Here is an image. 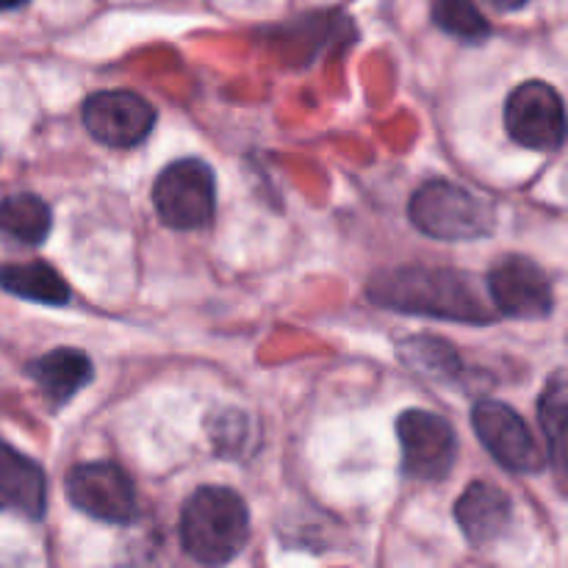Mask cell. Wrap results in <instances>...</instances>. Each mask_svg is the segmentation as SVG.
<instances>
[{"mask_svg":"<svg viewBox=\"0 0 568 568\" xmlns=\"http://www.w3.org/2000/svg\"><path fill=\"white\" fill-rule=\"evenodd\" d=\"M488 3L499 11H519V9H525L530 0H488Z\"/></svg>","mask_w":568,"mask_h":568,"instance_id":"cell-19","label":"cell"},{"mask_svg":"<svg viewBox=\"0 0 568 568\" xmlns=\"http://www.w3.org/2000/svg\"><path fill=\"white\" fill-rule=\"evenodd\" d=\"M0 508H3V503H0Z\"/></svg>","mask_w":568,"mask_h":568,"instance_id":"cell-21","label":"cell"},{"mask_svg":"<svg viewBox=\"0 0 568 568\" xmlns=\"http://www.w3.org/2000/svg\"><path fill=\"white\" fill-rule=\"evenodd\" d=\"M250 538V510L242 494L225 486H200L181 514V544L203 566H225Z\"/></svg>","mask_w":568,"mask_h":568,"instance_id":"cell-2","label":"cell"},{"mask_svg":"<svg viewBox=\"0 0 568 568\" xmlns=\"http://www.w3.org/2000/svg\"><path fill=\"white\" fill-rule=\"evenodd\" d=\"M0 503L11 505L28 519H42L48 505V480L37 460L0 442Z\"/></svg>","mask_w":568,"mask_h":568,"instance_id":"cell-13","label":"cell"},{"mask_svg":"<svg viewBox=\"0 0 568 568\" xmlns=\"http://www.w3.org/2000/svg\"><path fill=\"white\" fill-rule=\"evenodd\" d=\"M433 22L460 42L480 44L491 37V22L483 17L475 0H433Z\"/></svg>","mask_w":568,"mask_h":568,"instance_id":"cell-17","label":"cell"},{"mask_svg":"<svg viewBox=\"0 0 568 568\" xmlns=\"http://www.w3.org/2000/svg\"><path fill=\"white\" fill-rule=\"evenodd\" d=\"M366 294L375 305L399 314L436 316L466 325H491L499 316L486 303L475 277L442 266H397L372 277Z\"/></svg>","mask_w":568,"mask_h":568,"instance_id":"cell-1","label":"cell"},{"mask_svg":"<svg viewBox=\"0 0 568 568\" xmlns=\"http://www.w3.org/2000/svg\"><path fill=\"white\" fill-rule=\"evenodd\" d=\"M28 377L53 405H64L92 383L94 366L87 353L75 347H55L28 364Z\"/></svg>","mask_w":568,"mask_h":568,"instance_id":"cell-12","label":"cell"},{"mask_svg":"<svg viewBox=\"0 0 568 568\" xmlns=\"http://www.w3.org/2000/svg\"><path fill=\"white\" fill-rule=\"evenodd\" d=\"M408 216L416 231L442 242L488 239L497 227V211L486 197L444 178L416 189L408 203Z\"/></svg>","mask_w":568,"mask_h":568,"instance_id":"cell-3","label":"cell"},{"mask_svg":"<svg viewBox=\"0 0 568 568\" xmlns=\"http://www.w3.org/2000/svg\"><path fill=\"white\" fill-rule=\"evenodd\" d=\"M568 388H566V372L558 369L544 386L541 399H538V422L547 436V458L552 460L558 480L564 483L566 477V416H568Z\"/></svg>","mask_w":568,"mask_h":568,"instance_id":"cell-16","label":"cell"},{"mask_svg":"<svg viewBox=\"0 0 568 568\" xmlns=\"http://www.w3.org/2000/svg\"><path fill=\"white\" fill-rule=\"evenodd\" d=\"M53 231V211L37 194H11L0 203V236L37 247Z\"/></svg>","mask_w":568,"mask_h":568,"instance_id":"cell-15","label":"cell"},{"mask_svg":"<svg viewBox=\"0 0 568 568\" xmlns=\"http://www.w3.org/2000/svg\"><path fill=\"white\" fill-rule=\"evenodd\" d=\"M505 125L514 142L536 153H558L566 142L564 98L552 83L525 81L505 103Z\"/></svg>","mask_w":568,"mask_h":568,"instance_id":"cell-7","label":"cell"},{"mask_svg":"<svg viewBox=\"0 0 568 568\" xmlns=\"http://www.w3.org/2000/svg\"><path fill=\"white\" fill-rule=\"evenodd\" d=\"M67 499L89 519L105 525H131L136 519V486L122 466L111 460L72 466L67 475Z\"/></svg>","mask_w":568,"mask_h":568,"instance_id":"cell-5","label":"cell"},{"mask_svg":"<svg viewBox=\"0 0 568 568\" xmlns=\"http://www.w3.org/2000/svg\"><path fill=\"white\" fill-rule=\"evenodd\" d=\"M471 427L503 469L514 475H536L547 469V455L541 453L527 422L510 405L480 399L471 410Z\"/></svg>","mask_w":568,"mask_h":568,"instance_id":"cell-8","label":"cell"},{"mask_svg":"<svg viewBox=\"0 0 568 568\" xmlns=\"http://www.w3.org/2000/svg\"><path fill=\"white\" fill-rule=\"evenodd\" d=\"M510 519H514V503H510L508 491L494 483H469L455 503V521L466 541L475 547H488L491 541H497L508 530Z\"/></svg>","mask_w":568,"mask_h":568,"instance_id":"cell-11","label":"cell"},{"mask_svg":"<svg viewBox=\"0 0 568 568\" xmlns=\"http://www.w3.org/2000/svg\"><path fill=\"white\" fill-rule=\"evenodd\" d=\"M494 311L510 320H547L555 308L552 277L532 258L508 255L488 272Z\"/></svg>","mask_w":568,"mask_h":568,"instance_id":"cell-10","label":"cell"},{"mask_svg":"<svg viewBox=\"0 0 568 568\" xmlns=\"http://www.w3.org/2000/svg\"><path fill=\"white\" fill-rule=\"evenodd\" d=\"M155 109L150 100L131 89H105L89 94L81 109V120L89 136L105 148L128 150L142 144L153 133Z\"/></svg>","mask_w":568,"mask_h":568,"instance_id":"cell-9","label":"cell"},{"mask_svg":"<svg viewBox=\"0 0 568 568\" xmlns=\"http://www.w3.org/2000/svg\"><path fill=\"white\" fill-rule=\"evenodd\" d=\"M397 436L403 447V471L410 480H447L458 458V436L444 416L422 408L403 410L397 419Z\"/></svg>","mask_w":568,"mask_h":568,"instance_id":"cell-6","label":"cell"},{"mask_svg":"<svg viewBox=\"0 0 568 568\" xmlns=\"http://www.w3.org/2000/svg\"><path fill=\"white\" fill-rule=\"evenodd\" d=\"M0 288L14 297L39 305H67L70 286L64 277L44 261L28 264H0Z\"/></svg>","mask_w":568,"mask_h":568,"instance_id":"cell-14","label":"cell"},{"mask_svg":"<svg viewBox=\"0 0 568 568\" xmlns=\"http://www.w3.org/2000/svg\"><path fill=\"white\" fill-rule=\"evenodd\" d=\"M153 205L172 231H200L216 211L214 170L200 159L172 161L155 178Z\"/></svg>","mask_w":568,"mask_h":568,"instance_id":"cell-4","label":"cell"},{"mask_svg":"<svg viewBox=\"0 0 568 568\" xmlns=\"http://www.w3.org/2000/svg\"><path fill=\"white\" fill-rule=\"evenodd\" d=\"M31 0H0V11H14V9H22V6H28Z\"/></svg>","mask_w":568,"mask_h":568,"instance_id":"cell-20","label":"cell"},{"mask_svg":"<svg viewBox=\"0 0 568 568\" xmlns=\"http://www.w3.org/2000/svg\"><path fill=\"white\" fill-rule=\"evenodd\" d=\"M399 355L416 372H430L438 377H455L460 372V355L444 338L410 336L408 342L399 344Z\"/></svg>","mask_w":568,"mask_h":568,"instance_id":"cell-18","label":"cell"}]
</instances>
